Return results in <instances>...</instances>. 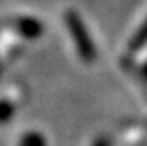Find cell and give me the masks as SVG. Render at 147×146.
I'll return each mask as SVG.
<instances>
[{
  "label": "cell",
  "mask_w": 147,
  "mask_h": 146,
  "mask_svg": "<svg viewBox=\"0 0 147 146\" xmlns=\"http://www.w3.org/2000/svg\"><path fill=\"white\" fill-rule=\"evenodd\" d=\"M21 146H46V143H44L42 136H39V134H28L23 137Z\"/></svg>",
  "instance_id": "cell-1"
}]
</instances>
